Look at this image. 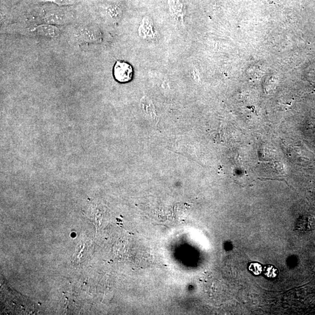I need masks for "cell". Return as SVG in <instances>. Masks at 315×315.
Wrapping results in <instances>:
<instances>
[{
  "label": "cell",
  "mask_w": 315,
  "mask_h": 315,
  "mask_svg": "<svg viewBox=\"0 0 315 315\" xmlns=\"http://www.w3.org/2000/svg\"><path fill=\"white\" fill-rule=\"evenodd\" d=\"M133 70L131 64L123 61H117L113 68V76L116 81L120 83L131 81Z\"/></svg>",
  "instance_id": "obj_1"
},
{
  "label": "cell",
  "mask_w": 315,
  "mask_h": 315,
  "mask_svg": "<svg viewBox=\"0 0 315 315\" xmlns=\"http://www.w3.org/2000/svg\"><path fill=\"white\" fill-rule=\"evenodd\" d=\"M78 0H43L44 2H52L58 5H69L75 4Z\"/></svg>",
  "instance_id": "obj_2"
},
{
  "label": "cell",
  "mask_w": 315,
  "mask_h": 315,
  "mask_svg": "<svg viewBox=\"0 0 315 315\" xmlns=\"http://www.w3.org/2000/svg\"><path fill=\"white\" fill-rule=\"evenodd\" d=\"M265 274H266L267 276L270 277L276 276V268H274L273 266L267 267L266 268V270H265Z\"/></svg>",
  "instance_id": "obj_3"
},
{
  "label": "cell",
  "mask_w": 315,
  "mask_h": 315,
  "mask_svg": "<svg viewBox=\"0 0 315 315\" xmlns=\"http://www.w3.org/2000/svg\"><path fill=\"white\" fill-rule=\"evenodd\" d=\"M250 269H251L255 274H259L262 271V267H261V265L257 263L252 264L251 266H250Z\"/></svg>",
  "instance_id": "obj_4"
}]
</instances>
